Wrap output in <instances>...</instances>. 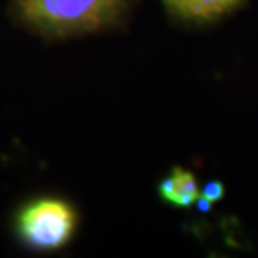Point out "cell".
<instances>
[{"label":"cell","mask_w":258,"mask_h":258,"mask_svg":"<svg viewBox=\"0 0 258 258\" xmlns=\"http://www.w3.org/2000/svg\"><path fill=\"white\" fill-rule=\"evenodd\" d=\"M20 20L47 37H71L114 24L127 0H14Z\"/></svg>","instance_id":"obj_1"},{"label":"cell","mask_w":258,"mask_h":258,"mask_svg":"<svg viewBox=\"0 0 258 258\" xmlns=\"http://www.w3.org/2000/svg\"><path fill=\"white\" fill-rule=\"evenodd\" d=\"M74 208L59 198H39L20 210L15 220L19 238L29 248L52 251L66 246L74 235Z\"/></svg>","instance_id":"obj_2"},{"label":"cell","mask_w":258,"mask_h":258,"mask_svg":"<svg viewBox=\"0 0 258 258\" xmlns=\"http://www.w3.org/2000/svg\"><path fill=\"white\" fill-rule=\"evenodd\" d=\"M159 195L169 203L178 205L181 208H188L198 200L201 193L193 173L183 168H176L173 169V173L168 178H164L159 183Z\"/></svg>","instance_id":"obj_3"},{"label":"cell","mask_w":258,"mask_h":258,"mask_svg":"<svg viewBox=\"0 0 258 258\" xmlns=\"http://www.w3.org/2000/svg\"><path fill=\"white\" fill-rule=\"evenodd\" d=\"M238 0H193L186 17L191 19H213L216 15L230 10Z\"/></svg>","instance_id":"obj_4"},{"label":"cell","mask_w":258,"mask_h":258,"mask_svg":"<svg viewBox=\"0 0 258 258\" xmlns=\"http://www.w3.org/2000/svg\"><path fill=\"white\" fill-rule=\"evenodd\" d=\"M223 193H225V188H223V184H221L220 181H210L205 186L203 193H201V195L206 196V198L213 203V201H218V200L223 198Z\"/></svg>","instance_id":"obj_5"},{"label":"cell","mask_w":258,"mask_h":258,"mask_svg":"<svg viewBox=\"0 0 258 258\" xmlns=\"http://www.w3.org/2000/svg\"><path fill=\"white\" fill-rule=\"evenodd\" d=\"M163 2L166 4V7L174 10L176 14H181L186 17L188 9H189V5H191L193 0H163Z\"/></svg>","instance_id":"obj_6"},{"label":"cell","mask_w":258,"mask_h":258,"mask_svg":"<svg viewBox=\"0 0 258 258\" xmlns=\"http://www.w3.org/2000/svg\"><path fill=\"white\" fill-rule=\"evenodd\" d=\"M195 203H196V206H198V210L205 211V213H206V211H210V208H211V201L206 198V196H203V195H200L198 200H196Z\"/></svg>","instance_id":"obj_7"}]
</instances>
